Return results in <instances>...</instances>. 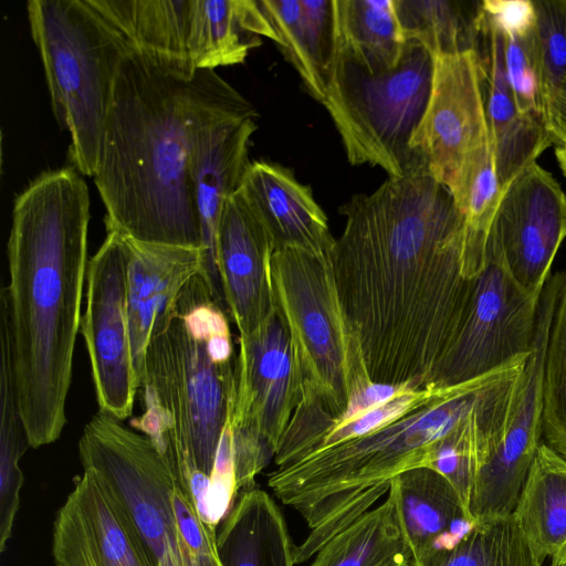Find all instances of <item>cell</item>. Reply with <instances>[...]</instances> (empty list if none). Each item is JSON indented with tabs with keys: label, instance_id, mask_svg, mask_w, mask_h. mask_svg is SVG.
I'll return each instance as SVG.
<instances>
[{
	"label": "cell",
	"instance_id": "24",
	"mask_svg": "<svg viewBox=\"0 0 566 566\" xmlns=\"http://www.w3.org/2000/svg\"><path fill=\"white\" fill-rule=\"evenodd\" d=\"M277 36L259 0H191L188 48L196 70L243 63L261 44Z\"/></svg>",
	"mask_w": 566,
	"mask_h": 566
},
{
	"label": "cell",
	"instance_id": "25",
	"mask_svg": "<svg viewBox=\"0 0 566 566\" xmlns=\"http://www.w3.org/2000/svg\"><path fill=\"white\" fill-rule=\"evenodd\" d=\"M395 485L401 524L413 560L427 554L450 551L463 538L451 526L469 515L454 486L430 468H415L396 476ZM412 560V562H413Z\"/></svg>",
	"mask_w": 566,
	"mask_h": 566
},
{
	"label": "cell",
	"instance_id": "6",
	"mask_svg": "<svg viewBox=\"0 0 566 566\" xmlns=\"http://www.w3.org/2000/svg\"><path fill=\"white\" fill-rule=\"evenodd\" d=\"M27 12L72 166L93 177L116 70L130 46L86 0H30Z\"/></svg>",
	"mask_w": 566,
	"mask_h": 566
},
{
	"label": "cell",
	"instance_id": "3",
	"mask_svg": "<svg viewBox=\"0 0 566 566\" xmlns=\"http://www.w3.org/2000/svg\"><path fill=\"white\" fill-rule=\"evenodd\" d=\"M90 192L73 166L38 176L14 200L6 303L28 441H56L66 423L73 354L87 276Z\"/></svg>",
	"mask_w": 566,
	"mask_h": 566
},
{
	"label": "cell",
	"instance_id": "13",
	"mask_svg": "<svg viewBox=\"0 0 566 566\" xmlns=\"http://www.w3.org/2000/svg\"><path fill=\"white\" fill-rule=\"evenodd\" d=\"M81 334L88 353L99 410L124 420L139 387L134 368L126 293L124 237L107 232L88 261Z\"/></svg>",
	"mask_w": 566,
	"mask_h": 566
},
{
	"label": "cell",
	"instance_id": "33",
	"mask_svg": "<svg viewBox=\"0 0 566 566\" xmlns=\"http://www.w3.org/2000/svg\"><path fill=\"white\" fill-rule=\"evenodd\" d=\"M448 189L468 226L491 229L505 190L499 180L490 139L464 158Z\"/></svg>",
	"mask_w": 566,
	"mask_h": 566
},
{
	"label": "cell",
	"instance_id": "40",
	"mask_svg": "<svg viewBox=\"0 0 566 566\" xmlns=\"http://www.w3.org/2000/svg\"><path fill=\"white\" fill-rule=\"evenodd\" d=\"M554 154L559 169L566 179V143L555 146Z\"/></svg>",
	"mask_w": 566,
	"mask_h": 566
},
{
	"label": "cell",
	"instance_id": "26",
	"mask_svg": "<svg viewBox=\"0 0 566 566\" xmlns=\"http://www.w3.org/2000/svg\"><path fill=\"white\" fill-rule=\"evenodd\" d=\"M217 544L223 566H294L285 521L270 495L242 493L221 521Z\"/></svg>",
	"mask_w": 566,
	"mask_h": 566
},
{
	"label": "cell",
	"instance_id": "28",
	"mask_svg": "<svg viewBox=\"0 0 566 566\" xmlns=\"http://www.w3.org/2000/svg\"><path fill=\"white\" fill-rule=\"evenodd\" d=\"M392 483L386 501L334 535L314 555L310 566H411Z\"/></svg>",
	"mask_w": 566,
	"mask_h": 566
},
{
	"label": "cell",
	"instance_id": "16",
	"mask_svg": "<svg viewBox=\"0 0 566 566\" xmlns=\"http://www.w3.org/2000/svg\"><path fill=\"white\" fill-rule=\"evenodd\" d=\"M52 556L55 566H154L120 503L88 470L56 512Z\"/></svg>",
	"mask_w": 566,
	"mask_h": 566
},
{
	"label": "cell",
	"instance_id": "1",
	"mask_svg": "<svg viewBox=\"0 0 566 566\" xmlns=\"http://www.w3.org/2000/svg\"><path fill=\"white\" fill-rule=\"evenodd\" d=\"M340 212L346 223L331 264L365 369L374 382L427 387L483 268L491 229L468 226L424 166L353 197Z\"/></svg>",
	"mask_w": 566,
	"mask_h": 566
},
{
	"label": "cell",
	"instance_id": "12",
	"mask_svg": "<svg viewBox=\"0 0 566 566\" xmlns=\"http://www.w3.org/2000/svg\"><path fill=\"white\" fill-rule=\"evenodd\" d=\"M564 275H551L542 291L533 350L514 388L501 440L475 475L468 511L476 524L513 514L542 443L545 349Z\"/></svg>",
	"mask_w": 566,
	"mask_h": 566
},
{
	"label": "cell",
	"instance_id": "34",
	"mask_svg": "<svg viewBox=\"0 0 566 566\" xmlns=\"http://www.w3.org/2000/svg\"><path fill=\"white\" fill-rule=\"evenodd\" d=\"M543 437L548 447L566 458V272L545 349Z\"/></svg>",
	"mask_w": 566,
	"mask_h": 566
},
{
	"label": "cell",
	"instance_id": "17",
	"mask_svg": "<svg viewBox=\"0 0 566 566\" xmlns=\"http://www.w3.org/2000/svg\"><path fill=\"white\" fill-rule=\"evenodd\" d=\"M275 244L239 189L220 217L216 256L227 312L239 335L256 329L275 310L272 256Z\"/></svg>",
	"mask_w": 566,
	"mask_h": 566
},
{
	"label": "cell",
	"instance_id": "7",
	"mask_svg": "<svg viewBox=\"0 0 566 566\" xmlns=\"http://www.w3.org/2000/svg\"><path fill=\"white\" fill-rule=\"evenodd\" d=\"M432 74L433 57L416 41L407 42L395 69L378 74L334 46L322 103L352 165L380 167L388 178L424 166L410 143L429 101Z\"/></svg>",
	"mask_w": 566,
	"mask_h": 566
},
{
	"label": "cell",
	"instance_id": "22",
	"mask_svg": "<svg viewBox=\"0 0 566 566\" xmlns=\"http://www.w3.org/2000/svg\"><path fill=\"white\" fill-rule=\"evenodd\" d=\"M129 46L158 70L189 82L196 74L189 48L191 0H86Z\"/></svg>",
	"mask_w": 566,
	"mask_h": 566
},
{
	"label": "cell",
	"instance_id": "14",
	"mask_svg": "<svg viewBox=\"0 0 566 566\" xmlns=\"http://www.w3.org/2000/svg\"><path fill=\"white\" fill-rule=\"evenodd\" d=\"M433 57L424 114L410 147L429 174L449 188L464 158L490 139L475 50Z\"/></svg>",
	"mask_w": 566,
	"mask_h": 566
},
{
	"label": "cell",
	"instance_id": "2",
	"mask_svg": "<svg viewBox=\"0 0 566 566\" xmlns=\"http://www.w3.org/2000/svg\"><path fill=\"white\" fill-rule=\"evenodd\" d=\"M218 116L258 113L214 70L186 82L132 48L123 54L93 176L107 232L201 249L190 154L197 128Z\"/></svg>",
	"mask_w": 566,
	"mask_h": 566
},
{
	"label": "cell",
	"instance_id": "30",
	"mask_svg": "<svg viewBox=\"0 0 566 566\" xmlns=\"http://www.w3.org/2000/svg\"><path fill=\"white\" fill-rule=\"evenodd\" d=\"M542 560L566 545V458L542 442L513 512Z\"/></svg>",
	"mask_w": 566,
	"mask_h": 566
},
{
	"label": "cell",
	"instance_id": "18",
	"mask_svg": "<svg viewBox=\"0 0 566 566\" xmlns=\"http://www.w3.org/2000/svg\"><path fill=\"white\" fill-rule=\"evenodd\" d=\"M255 129V117L218 116L197 128L191 146L190 172L205 275L216 302L226 310L217 269V230L226 200L241 188L251 164L248 148Z\"/></svg>",
	"mask_w": 566,
	"mask_h": 566
},
{
	"label": "cell",
	"instance_id": "39",
	"mask_svg": "<svg viewBox=\"0 0 566 566\" xmlns=\"http://www.w3.org/2000/svg\"><path fill=\"white\" fill-rule=\"evenodd\" d=\"M547 117L554 147L566 143V82L551 96Z\"/></svg>",
	"mask_w": 566,
	"mask_h": 566
},
{
	"label": "cell",
	"instance_id": "27",
	"mask_svg": "<svg viewBox=\"0 0 566 566\" xmlns=\"http://www.w3.org/2000/svg\"><path fill=\"white\" fill-rule=\"evenodd\" d=\"M335 45L370 74L395 69L408 40L396 0H333Z\"/></svg>",
	"mask_w": 566,
	"mask_h": 566
},
{
	"label": "cell",
	"instance_id": "37",
	"mask_svg": "<svg viewBox=\"0 0 566 566\" xmlns=\"http://www.w3.org/2000/svg\"><path fill=\"white\" fill-rule=\"evenodd\" d=\"M184 566H223L217 544V528L208 524L188 491L178 482L171 490Z\"/></svg>",
	"mask_w": 566,
	"mask_h": 566
},
{
	"label": "cell",
	"instance_id": "5",
	"mask_svg": "<svg viewBox=\"0 0 566 566\" xmlns=\"http://www.w3.org/2000/svg\"><path fill=\"white\" fill-rule=\"evenodd\" d=\"M227 312L203 273L146 348L139 387L144 413L130 426L151 440L197 506L210 476L234 391L235 355Z\"/></svg>",
	"mask_w": 566,
	"mask_h": 566
},
{
	"label": "cell",
	"instance_id": "11",
	"mask_svg": "<svg viewBox=\"0 0 566 566\" xmlns=\"http://www.w3.org/2000/svg\"><path fill=\"white\" fill-rule=\"evenodd\" d=\"M78 455L83 470L120 503L154 566H184L171 502L175 475L151 440L99 410L84 427Z\"/></svg>",
	"mask_w": 566,
	"mask_h": 566
},
{
	"label": "cell",
	"instance_id": "8",
	"mask_svg": "<svg viewBox=\"0 0 566 566\" xmlns=\"http://www.w3.org/2000/svg\"><path fill=\"white\" fill-rule=\"evenodd\" d=\"M275 306L289 329L302 389L339 418L371 382L338 296L331 259L295 247L272 256Z\"/></svg>",
	"mask_w": 566,
	"mask_h": 566
},
{
	"label": "cell",
	"instance_id": "38",
	"mask_svg": "<svg viewBox=\"0 0 566 566\" xmlns=\"http://www.w3.org/2000/svg\"><path fill=\"white\" fill-rule=\"evenodd\" d=\"M408 388L416 387L411 385L397 386L371 381L358 389L350 397L345 411L339 418L334 419V423L352 420L366 411L375 409Z\"/></svg>",
	"mask_w": 566,
	"mask_h": 566
},
{
	"label": "cell",
	"instance_id": "15",
	"mask_svg": "<svg viewBox=\"0 0 566 566\" xmlns=\"http://www.w3.org/2000/svg\"><path fill=\"white\" fill-rule=\"evenodd\" d=\"M494 227L511 275L539 296L566 238V195L560 185L534 163L505 189Z\"/></svg>",
	"mask_w": 566,
	"mask_h": 566
},
{
	"label": "cell",
	"instance_id": "29",
	"mask_svg": "<svg viewBox=\"0 0 566 566\" xmlns=\"http://www.w3.org/2000/svg\"><path fill=\"white\" fill-rule=\"evenodd\" d=\"M481 10L502 35L505 69L518 111L548 124L533 0H483Z\"/></svg>",
	"mask_w": 566,
	"mask_h": 566
},
{
	"label": "cell",
	"instance_id": "36",
	"mask_svg": "<svg viewBox=\"0 0 566 566\" xmlns=\"http://www.w3.org/2000/svg\"><path fill=\"white\" fill-rule=\"evenodd\" d=\"M535 39L547 97L566 82V0H533Z\"/></svg>",
	"mask_w": 566,
	"mask_h": 566
},
{
	"label": "cell",
	"instance_id": "20",
	"mask_svg": "<svg viewBox=\"0 0 566 566\" xmlns=\"http://www.w3.org/2000/svg\"><path fill=\"white\" fill-rule=\"evenodd\" d=\"M479 56L484 106L500 184L505 190L539 155L554 146L547 122L521 113L507 77L501 33L480 10Z\"/></svg>",
	"mask_w": 566,
	"mask_h": 566
},
{
	"label": "cell",
	"instance_id": "35",
	"mask_svg": "<svg viewBox=\"0 0 566 566\" xmlns=\"http://www.w3.org/2000/svg\"><path fill=\"white\" fill-rule=\"evenodd\" d=\"M0 472L21 471L20 460L30 447L18 400L9 315L0 298Z\"/></svg>",
	"mask_w": 566,
	"mask_h": 566
},
{
	"label": "cell",
	"instance_id": "23",
	"mask_svg": "<svg viewBox=\"0 0 566 566\" xmlns=\"http://www.w3.org/2000/svg\"><path fill=\"white\" fill-rule=\"evenodd\" d=\"M259 4L306 91L323 102L335 46L333 0H259Z\"/></svg>",
	"mask_w": 566,
	"mask_h": 566
},
{
	"label": "cell",
	"instance_id": "10",
	"mask_svg": "<svg viewBox=\"0 0 566 566\" xmlns=\"http://www.w3.org/2000/svg\"><path fill=\"white\" fill-rule=\"evenodd\" d=\"M539 301L541 295L526 292L511 275L493 221L483 268L428 386L451 387L526 359L535 342Z\"/></svg>",
	"mask_w": 566,
	"mask_h": 566
},
{
	"label": "cell",
	"instance_id": "19",
	"mask_svg": "<svg viewBox=\"0 0 566 566\" xmlns=\"http://www.w3.org/2000/svg\"><path fill=\"white\" fill-rule=\"evenodd\" d=\"M124 237V235H123ZM130 347L138 385L151 336L172 316L187 284L205 274L201 249L124 237Z\"/></svg>",
	"mask_w": 566,
	"mask_h": 566
},
{
	"label": "cell",
	"instance_id": "32",
	"mask_svg": "<svg viewBox=\"0 0 566 566\" xmlns=\"http://www.w3.org/2000/svg\"><path fill=\"white\" fill-rule=\"evenodd\" d=\"M542 563L511 514L478 523L454 548L427 554L411 566H542Z\"/></svg>",
	"mask_w": 566,
	"mask_h": 566
},
{
	"label": "cell",
	"instance_id": "31",
	"mask_svg": "<svg viewBox=\"0 0 566 566\" xmlns=\"http://www.w3.org/2000/svg\"><path fill=\"white\" fill-rule=\"evenodd\" d=\"M408 41L422 44L432 56L476 50L481 1L396 0Z\"/></svg>",
	"mask_w": 566,
	"mask_h": 566
},
{
	"label": "cell",
	"instance_id": "9",
	"mask_svg": "<svg viewBox=\"0 0 566 566\" xmlns=\"http://www.w3.org/2000/svg\"><path fill=\"white\" fill-rule=\"evenodd\" d=\"M230 411L235 485L252 488L274 459L302 395V375L277 308L252 333L239 335Z\"/></svg>",
	"mask_w": 566,
	"mask_h": 566
},
{
	"label": "cell",
	"instance_id": "4",
	"mask_svg": "<svg viewBox=\"0 0 566 566\" xmlns=\"http://www.w3.org/2000/svg\"><path fill=\"white\" fill-rule=\"evenodd\" d=\"M525 360L451 387L423 406L359 438L322 448L276 468L268 485L297 511L311 532L293 549L308 560L334 535L368 512L405 471L428 468L438 441L484 408L510 397Z\"/></svg>",
	"mask_w": 566,
	"mask_h": 566
},
{
	"label": "cell",
	"instance_id": "41",
	"mask_svg": "<svg viewBox=\"0 0 566 566\" xmlns=\"http://www.w3.org/2000/svg\"><path fill=\"white\" fill-rule=\"evenodd\" d=\"M551 566H566V564L556 556H552Z\"/></svg>",
	"mask_w": 566,
	"mask_h": 566
},
{
	"label": "cell",
	"instance_id": "21",
	"mask_svg": "<svg viewBox=\"0 0 566 566\" xmlns=\"http://www.w3.org/2000/svg\"><path fill=\"white\" fill-rule=\"evenodd\" d=\"M272 237L275 249L295 247L331 259L336 239L308 187L276 164L254 161L240 188Z\"/></svg>",
	"mask_w": 566,
	"mask_h": 566
}]
</instances>
